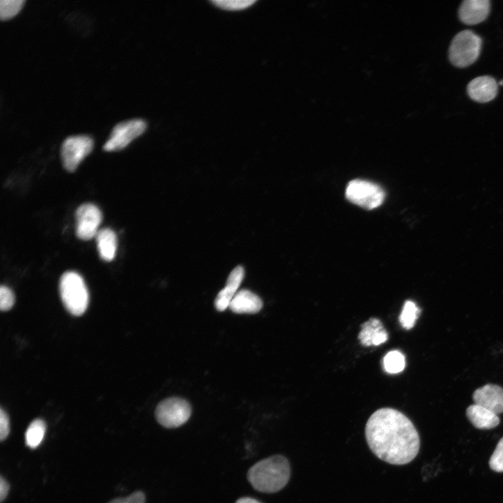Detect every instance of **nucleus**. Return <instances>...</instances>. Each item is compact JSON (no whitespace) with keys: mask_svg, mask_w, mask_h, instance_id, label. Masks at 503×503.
I'll return each instance as SVG.
<instances>
[{"mask_svg":"<svg viewBox=\"0 0 503 503\" xmlns=\"http://www.w3.org/2000/svg\"><path fill=\"white\" fill-rule=\"evenodd\" d=\"M365 438L373 453L392 465H405L417 455L419 435L404 414L393 408L374 411L365 425Z\"/></svg>","mask_w":503,"mask_h":503,"instance_id":"1","label":"nucleus"},{"mask_svg":"<svg viewBox=\"0 0 503 503\" xmlns=\"http://www.w3.org/2000/svg\"><path fill=\"white\" fill-rule=\"evenodd\" d=\"M291 468L288 460L280 455H272L253 465L247 473L252 486L263 493H276L288 483Z\"/></svg>","mask_w":503,"mask_h":503,"instance_id":"2","label":"nucleus"},{"mask_svg":"<svg viewBox=\"0 0 503 503\" xmlns=\"http://www.w3.org/2000/svg\"><path fill=\"white\" fill-rule=\"evenodd\" d=\"M59 287L66 309L74 316L82 315L89 303V293L82 277L75 272H66L60 278Z\"/></svg>","mask_w":503,"mask_h":503,"instance_id":"3","label":"nucleus"},{"mask_svg":"<svg viewBox=\"0 0 503 503\" xmlns=\"http://www.w3.org/2000/svg\"><path fill=\"white\" fill-rule=\"evenodd\" d=\"M482 40L471 30H463L452 39L449 48V58L451 64L458 68L470 66L479 57Z\"/></svg>","mask_w":503,"mask_h":503,"instance_id":"4","label":"nucleus"},{"mask_svg":"<svg viewBox=\"0 0 503 503\" xmlns=\"http://www.w3.org/2000/svg\"><path fill=\"white\" fill-rule=\"evenodd\" d=\"M346 197L356 205L372 210L381 205L385 193L377 184L366 180H353L347 187Z\"/></svg>","mask_w":503,"mask_h":503,"instance_id":"5","label":"nucleus"},{"mask_svg":"<svg viewBox=\"0 0 503 503\" xmlns=\"http://www.w3.org/2000/svg\"><path fill=\"white\" fill-rule=\"evenodd\" d=\"M191 409L189 403L180 398H170L161 401L155 410L157 421L168 428L179 427L189 418Z\"/></svg>","mask_w":503,"mask_h":503,"instance_id":"6","label":"nucleus"},{"mask_svg":"<svg viewBox=\"0 0 503 503\" xmlns=\"http://www.w3.org/2000/svg\"><path fill=\"white\" fill-rule=\"evenodd\" d=\"M94 141L85 135L72 136L66 138L61 147V158L64 168L73 172L82 160L92 150Z\"/></svg>","mask_w":503,"mask_h":503,"instance_id":"7","label":"nucleus"},{"mask_svg":"<svg viewBox=\"0 0 503 503\" xmlns=\"http://www.w3.org/2000/svg\"><path fill=\"white\" fill-rule=\"evenodd\" d=\"M145 129L146 123L141 119H132L119 122L113 127L103 149L108 152L120 150L141 135Z\"/></svg>","mask_w":503,"mask_h":503,"instance_id":"8","label":"nucleus"},{"mask_svg":"<svg viewBox=\"0 0 503 503\" xmlns=\"http://www.w3.org/2000/svg\"><path fill=\"white\" fill-rule=\"evenodd\" d=\"M102 215L99 207L92 203H84L75 211V233L81 240H88L96 236Z\"/></svg>","mask_w":503,"mask_h":503,"instance_id":"9","label":"nucleus"},{"mask_svg":"<svg viewBox=\"0 0 503 503\" xmlns=\"http://www.w3.org/2000/svg\"><path fill=\"white\" fill-rule=\"evenodd\" d=\"M474 404L486 408L496 414L503 412V388L488 384L475 390L472 395Z\"/></svg>","mask_w":503,"mask_h":503,"instance_id":"10","label":"nucleus"},{"mask_svg":"<svg viewBox=\"0 0 503 503\" xmlns=\"http://www.w3.org/2000/svg\"><path fill=\"white\" fill-rule=\"evenodd\" d=\"M498 85L495 78L483 75L472 80L467 87L469 96L479 103H486L495 98Z\"/></svg>","mask_w":503,"mask_h":503,"instance_id":"11","label":"nucleus"},{"mask_svg":"<svg viewBox=\"0 0 503 503\" xmlns=\"http://www.w3.org/2000/svg\"><path fill=\"white\" fill-rule=\"evenodd\" d=\"M490 10L488 0H465L458 10L460 21L467 25H474L484 21Z\"/></svg>","mask_w":503,"mask_h":503,"instance_id":"12","label":"nucleus"},{"mask_svg":"<svg viewBox=\"0 0 503 503\" xmlns=\"http://www.w3.org/2000/svg\"><path fill=\"white\" fill-rule=\"evenodd\" d=\"M244 276L245 270L240 265H238L231 272L227 278L225 287L218 293L214 300V306L218 311L222 312L228 307Z\"/></svg>","mask_w":503,"mask_h":503,"instance_id":"13","label":"nucleus"},{"mask_svg":"<svg viewBox=\"0 0 503 503\" xmlns=\"http://www.w3.org/2000/svg\"><path fill=\"white\" fill-rule=\"evenodd\" d=\"M262 306V300L257 295L249 290L242 289L235 293L228 308L238 314H255L261 309Z\"/></svg>","mask_w":503,"mask_h":503,"instance_id":"14","label":"nucleus"},{"mask_svg":"<svg viewBox=\"0 0 503 503\" xmlns=\"http://www.w3.org/2000/svg\"><path fill=\"white\" fill-rule=\"evenodd\" d=\"M388 333L379 319L371 318L362 325L358 339L364 346H377L388 340Z\"/></svg>","mask_w":503,"mask_h":503,"instance_id":"15","label":"nucleus"},{"mask_svg":"<svg viewBox=\"0 0 503 503\" xmlns=\"http://www.w3.org/2000/svg\"><path fill=\"white\" fill-rule=\"evenodd\" d=\"M466 415L470 423L478 429L494 428L500 421L497 414L476 404L467 408Z\"/></svg>","mask_w":503,"mask_h":503,"instance_id":"16","label":"nucleus"},{"mask_svg":"<svg viewBox=\"0 0 503 503\" xmlns=\"http://www.w3.org/2000/svg\"><path fill=\"white\" fill-rule=\"evenodd\" d=\"M95 238L101 258L105 261H112L117 250L115 233L110 228H104L99 230Z\"/></svg>","mask_w":503,"mask_h":503,"instance_id":"17","label":"nucleus"},{"mask_svg":"<svg viewBox=\"0 0 503 503\" xmlns=\"http://www.w3.org/2000/svg\"><path fill=\"white\" fill-rule=\"evenodd\" d=\"M45 423L40 418L34 420L27 428L25 432L26 445L31 448L38 447L42 442L45 433Z\"/></svg>","mask_w":503,"mask_h":503,"instance_id":"18","label":"nucleus"},{"mask_svg":"<svg viewBox=\"0 0 503 503\" xmlns=\"http://www.w3.org/2000/svg\"><path fill=\"white\" fill-rule=\"evenodd\" d=\"M384 367L386 372L395 374L402 372L405 366L404 355L399 351H389L383 359Z\"/></svg>","mask_w":503,"mask_h":503,"instance_id":"19","label":"nucleus"},{"mask_svg":"<svg viewBox=\"0 0 503 503\" xmlns=\"http://www.w3.org/2000/svg\"><path fill=\"white\" fill-rule=\"evenodd\" d=\"M419 313L420 309L411 300H407L399 317L402 326L407 330L411 328L414 326Z\"/></svg>","mask_w":503,"mask_h":503,"instance_id":"20","label":"nucleus"},{"mask_svg":"<svg viewBox=\"0 0 503 503\" xmlns=\"http://www.w3.org/2000/svg\"><path fill=\"white\" fill-rule=\"evenodd\" d=\"M24 2V0H1V19L7 20L15 15L22 8Z\"/></svg>","mask_w":503,"mask_h":503,"instance_id":"21","label":"nucleus"},{"mask_svg":"<svg viewBox=\"0 0 503 503\" xmlns=\"http://www.w3.org/2000/svg\"><path fill=\"white\" fill-rule=\"evenodd\" d=\"M489 466L496 472H503V437L498 442L490 458Z\"/></svg>","mask_w":503,"mask_h":503,"instance_id":"22","label":"nucleus"},{"mask_svg":"<svg viewBox=\"0 0 503 503\" xmlns=\"http://www.w3.org/2000/svg\"><path fill=\"white\" fill-rule=\"evenodd\" d=\"M212 2L224 9L240 10L255 3L256 0H214Z\"/></svg>","mask_w":503,"mask_h":503,"instance_id":"23","label":"nucleus"},{"mask_svg":"<svg viewBox=\"0 0 503 503\" xmlns=\"http://www.w3.org/2000/svg\"><path fill=\"white\" fill-rule=\"evenodd\" d=\"M15 302L13 291L6 286L0 287V309L1 311H8L12 308Z\"/></svg>","mask_w":503,"mask_h":503,"instance_id":"24","label":"nucleus"},{"mask_svg":"<svg viewBox=\"0 0 503 503\" xmlns=\"http://www.w3.org/2000/svg\"><path fill=\"white\" fill-rule=\"evenodd\" d=\"M108 503H145V496L142 491H136L126 497L116 498Z\"/></svg>","mask_w":503,"mask_h":503,"instance_id":"25","label":"nucleus"},{"mask_svg":"<svg viewBox=\"0 0 503 503\" xmlns=\"http://www.w3.org/2000/svg\"><path fill=\"white\" fill-rule=\"evenodd\" d=\"M10 432L9 418L6 412L1 408L0 409V439H6Z\"/></svg>","mask_w":503,"mask_h":503,"instance_id":"26","label":"nucleus"},{"mask_svg":"<svg viewBox=\"0 0 503 503\" xmlns=\"http://www.w3.org/2000/svg\"><path fill=\"white\" fill-rule=\"evenodd\" d=\"M9 484L1 476L0 478V500L3 502L7 497L9 491Z\"/></svg>","mask_w":503,"mask_h":503,"instance_id":"27","label":"nucleus"},{"mask_svg":"<svg viewBox=\"0 0 503 503\" xmlns=\"http://www.w3.org/2000/svg\"><path fill=\"white\" fill-rule=\"evenodd\" d=\"M235 503H261L255 499L250 497H242L236 501Z\"/></svg>","mask_w":503,"mask_h":503,"instance_id":"28","label":"nucleus"},{"mask_svg":"<svg viewBox=\"0 0 503 503\" xmlns=\"http://www.w3.org/2000/svg\"><path fill=\"white\" fill-rule=\"evenodd\" d=\"M499 84H500V85H503V80H501V81L499 82Z\"/></svg>","mask_w":503,"mask_h":503,"instance_id":"29","label":"nucleus"}]
</instances>
